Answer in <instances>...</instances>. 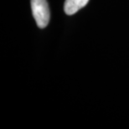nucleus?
I'll use <instances>...</instances> for the list:
<instances>
[{"instance_id":"nucleus-1","label":"nucleus","mask_w":129,"mask_h":129,"mask_svg":"<svg viewBox=\"0 0 129 129\" xmlns=\"http://www.w3.org/2000/svg\"><path fill=\"white\" fill-rule=\"evenodd\" d=\"M31 9L33 16L38 27L44 29L50 21V9L46 0H31Z\"/></svg>"},{"instance_id":"nucleus-2","label":"nucleus","mask_w":129,"mask_h":129,"mask_svg":"<svg viewBox=\"0 0 129 129\" xmlns=\"http://www.w3.org/2000/svg\"><path fill=\"white\" fill-rule=\"evenodd\" d=\"M89 0H66L64 4V10L68 15L75 14L80 9L86 6Z\"/></svg>"}]
</instances>
